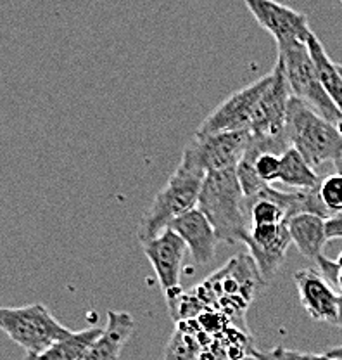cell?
<instances>
[{
  "label": "cell",
  "instance_id": "26",
  "mask_svg": "<svg viewBox=\"0 0 342 360\" xmlns=\"http://www.w3.org/2000/svg\"><path fill=\"white\" fill-rule=\"evenodd\" d=\"M339 326H342V295L339 298Z\"/></svg>",
  "mask_w": 342,
  "mask_h": 360
},
{
  "label": "cell",
  "instance_id": "21",
  "mask_svg": "<svg viewBox=\"0 0 342 360\" xmlns=\"http://www.w3.org/2000/svg\"><path fill=\"white\" fill-rule=\"evenodd\" d=\"M318 196L329 217L342 213V175L332 174L322 179L318 186Z\"/></svg>",
  "mask_w": 342,
  "mask_h": 360
},
{
  "label": "cell",
  "instance_id": "16",
  "mask_svg": "<svg viewBox=\"0 0 342 360\" xmlns=\"http://www.w3.org/2000/svg\"><path fill=\"white\" fill-rule=\"evenodd\" d=\"M287 229L291 243H294L303 257L317 260L323 255V246L329 241L325 234V219L311 213H299L287 220Z\"/></svg>",
  "mask_w": 342,
  "mask_h": 360
},
{
  "label": "cell",
  "instance_id": "15",
  "mask_svg": "<svg viewBox=\"0 0 342 360\" xmlns=\"http://www.w3.org/2000/svg\"><path fill=\"white\" fill-rule=\"evenodd\" d=\"M133 331L135 319L129 312L109 310L104 333L81 360H118Z\"/></svg>",
  "mask_w": 342,
  "mask_h": 360
},
{
  "label": "cell",
  "instance_id": "20",
  "mask_svg": "<svg viewBox=\"0 0 342 360\" xmlns=\"http://www.w3.org/2000/svg\"><path fill=\"white\" fill-rule=\"evenodd\" d=\"M204 347L185 322L176 324V331L168 341L164 360H201Z\"/></svg>",
  "mask_w": 342,
  "mask_h": 360
},
{
  "label": "cell",
  "instance_id": "14",
  "mask_svg": "<svg viewBox=\"0 0 342 360\" xmlns=\"http://www.w3.org/2000/svg\"><path fill=\"white\" fill-rule=\"evenodd\" d=\"M168 229H171L185 243L187 250L190 251L195 264L208 265L214 260L216 246L220 241H218L216 232H214L211 224L197 208L178 217Z\"/></svg>",
  "mask_w": 342,
  "mask_h": 360
},
{
  "label": "cell",
  "instance_id": "11",
  "mask_svg": "<svg viewBox=\"0 0 342 360\" xmlns=\"http://www.w3.org/2000/svg\"><path fill=\"white\" fill-rule=\"evenodd\" d=\"M242 243L249 250V257L253 258L261 281L268 284L285 262L287 250L291 246L287 222L278 225H253Z\"/></svg>",
  "mask_w": 342,
  "mask_h": 360
},
{
  "label": "cell",
  "instance_id": "23",
  "mask_svg": "<svg viewBox=\"0 0 342 360\" xmlns=\"http://www.w3.org/2000/svg\"><path fill=\"white\" fill-rule=\"evenodd\" d=\"M325 234L327 239H342V213L329 217L325 220Z\"/></svg>",
  "mask_w": 342,
  "mask_h": 360
},
{
  "label": "cell",
  "instance_id": "7",
  "mask_svg": "<svg viewBox=\"0 0 342 360\" xmlns=\"http://www.w3.org/2000/svg\"><path fill=\"white\" fill-rule=\"evenodd\" d=\"M270 84V73L253 82L247 87L237 90L230 97L223 101L218 108L209 112L208 118L195 130V137H206V135L221 134V132H240L249 130L251 120L256 110L263 92Z\"/></svg>",
  "mask_w": 342,
  "mask_h": 360
},
{
  "label": "cell",
  "instance_id": "24",
  "mask_svg": "<svg viewBox=\"0 0 342 360\" xmlns=\"http://www.w3.org/2000/svg\"><path fill=\"white\" fill-rule=\"evenodd\" d=\"M327 357L329 359H334V360H342V347H337V348H330L329 352H327Z\"/></svg>",
  "mask_w": 342,
  "mask_h": 360
},
{
  "label": "cell",
  "instance_id": "5",
  "mask_svg": "<svg viewBox=\"0 0 342 360\" xmlns=\"http://www.w3.org/2000/svg\"><path fill=\"white\" fill-rule=\"evenodd\" d=\"M0 329L26 354L37 357L71 333L42 303L0 307Z\"/></svg>",
  "mask_w": 342,
  "mask_h": 360
},
{
  "label": "cell",
  "instance_id": "19",
  "mask_svg": "<svg viewBox=\"0 0 342 360\" xmlns=\"http://www.w3.org/2000/svg\"><path fill=\"white\" fill-rule=\"evenodd\" d=\"M277 182L294 187L296 191H308L320 186L322 177L304 161V158L294 148H289L280 156V174H278Z\"/></svg>",
  "mask_w": 342,
  "mask_h": 360
},
{
  "label": "cell",
  "instance_id": "10",
  "mask_svg": "<svg viewBox=\"0 0 342 360\" xmlns=\"http://www.w3.org/2000/svg\"><path fill=\"white\" fill-rule=\"evenodd\" d=\"M246 7L263 28L275 39L277 47L308 42L311 37L306 14L272 0H246Z\"/></svg>",
  "mask_w": 342,
  "mask_h": 360
},
{
  "label": "cell",
  "instance_id": "25",
  "mask_svg": "<svg viewBox=\"0 0 342 360\" xmlns=\"http://www.w3.org/2000/svg\"><path fill=\"white\" fill-rule=\"evenodd\" d=\"M334 167H336V174L342 175V155L337 158V161H336V163H334Z\"/></svg>",
  "mask_w": 342,
  "mask_h": 360
},
{
  "label": "cell",
  "instance_id": "2",
  "mask_svg": "<svg viewBox=\"0 0 342 360\" xmlns=\"http://www.w3.org/2000/svg\"><path fill=\"white\" fill-rule=\"evenodd\" d=\"M197 210L211 224L218 241L237 245L249 232L246 198L235 170L206 174Z\"/></svg>",
  "mask_w": 342,
  "mask_h": 360
},
{
  "label": "cell",
  "instance_id": "22",
  "mask_svg": "<svg viewBox=\"0 0 342 360\" xmlns=\"http://www.w3.org/2000/svg\"><path fill=\"white\" fill-rule=\"evenodd\" d=\"M253 355L258 360H334L329 359L325 354L317 355V354H306V352H298V350H289L284 347H275L268 352L254 350Z\"/></svg>",
  "mask_w": 342,
  "mask_h": 360
},
{
  "label": "cell",
  "instance_id": "3",
  "mask_svg": "<svg viewBox=\"0 0 342 360\" xmlns=\"http://www.w3.org/2000/svg\"><path fill=\"white\" fill-rule=\"evenodd\" d=\"M206 172L201 170L189 156L182 155L178 167L168 179L166 186L156 194L149 212L138 224V241L140 245L157 238L168 231L171 222L197 208L199 194L204 184Z\"/></svg>",
  "mask_w": 342,
  "mask_h": 360
},
{
  "label": "cell",
  "instance_id": "4",
  "mask_svg": "<svg viewBox=\"0 0 342 360\" xmlns=\"http://www.w3.org/2000/svg\"><path fill=\"white\" fill-rule=\"evenodd\" d=\"M285 135L313 170L325 163H336L342 155V123L322 118L303 101L291 97L287 104Z\"/></svg>",
  "mask_w": 342,
  "mask_h": 360
},
{
  "label": "cell",
  "instance_id": "27",
  "mask_svg": "<svg viewBox=\"0 0 342 360\" xmlns=\"http://www.w3.org/2000/svg\"><path fill=\"white\" fill-rule=\"evenodd\" d=\"M22 360H39V357H37V355H29V354H26V357L22 359Z\"/></svg>",
  "mask_w": 342,
  "mask_h": 360
},
{
  "label": "cell",
  "instance_id": "6",
  "mask_svg": "<svg viewBox=\"0 0 342 360\" xmlns=\"http://www.w3.org/2000/svg\"><path fill=\"white\" fill-rule=\"evenodd\" d=\"M277 61L282 65L292 97L303 101L322 118L337 123V125L342 123L341 111L337 110L336 104L330 101V97L322 87L317 68H315L306 44L296 42L285 45V47H278Z\"/></svg>",
  "mask_w": 342,
  "mask_h": 360
},
{
  "label": "cell",
  "instance_id": "17",
  "mask_svg": "<svg viewBox=\"0 0 342 360\" xmlns=\"http://www.w3.org/2000/svg\"><path fill=\"white\" fill-rule=\"evenodd\" d=\"M306 45L311 59L315 63V68H317V73L318 78H320L323 90H325L327 96L330 97V101L336 104V108L342 115V77L339 70H337V65L327 54L325 47H323L320 39L315 33H311Z\"/></svg>",
  "mask_w": 342,
  "mask_h": 360
},
{
  "label": "cell",
  "instance_id": "18",
  "mask_svg": "<svg viewBox=\"0 0 342 360\" xmlns=\"http://www.w3.org/2000/svg\"><path fill=\"white\" fill-rule=\"evenodd\" d=\"M103 333L104 329L99 326L81 329V331H71L66 338L59 340L42 355H39V360H81Z\"/></svg>",
  "mask_w": 342,
  "mask_h": 360
},
{
  "label": "cell",
  "instance_id": "13",
  "mask_svg": "<svg viewBox=\"0 0 342 360\" xmlns=\"http://www.w3.org/2000/svg\"><path fill=\"white\" fill-rule=\"evenodd\" d=\"M299 302L308 317L317 322L339 326V298L341 295L323 279L315 269H303L294 274Z\"/></svg>",
  "mask_w": 342,
  "mask_h": 360
},
{
  "label": "cell",
  "instance_id": "28",
  "mask_svg": "<svg viewBox=\"0 0 342 360\" xmlns=\"http://www.w3.org/2000/svg\"><path fill=\"white\" fill-rule=\"evenodd\" d=\"M240 360H258V359L254 357V355H247V357H244V359H240Z\"/></svg>",
  "mask_w": 342,
  "mask_h": 360
},
{
  "label": "cell",
  "instance_id": "8",
  "mask_svg": "<svg viewBox=\"0 0 342 360\" xmlns=\"http://www.w3.org/2000/svg\"><path fill=\"white\" fill-rule=\"evenodd\" d=\"M249 141L251 134L247 130L213 134L206 137L194 135L192 141L183 149V155L189 156L206 174L235 170L246 155Z\"/></svg>",
  "mask_w": 342,
  "mask_h": 360
},
{
  "label": "cell",
  "instance_id": "12",
  "mask_svg": "<svg viewBox=\"0 0 342 360\" xmlns=\"http://www.w3.org/2000/svg\"><path fill=\"white\" fill-rule=\"evenodd\" d=\"M142 250L152 265L161 290L164 291L166 298L178 295L182 291L180 281H182L183 260H185L187 253V246L180 239V236L168 229V231L161 232L157 238L144 243Z\"/></svg>",
  "mask_w": 342,
  "mask_h": 360
},
{
  "label": "cell",
  "instance_id": "1",
  "mask_svg": "<svg viewBox=\"0 0 342 360\" xmlns=\"http://www.w3.org/2000/svg\"><path fill=\"white\" fill-rule=\"evenodd\" d=\"M259 277L256 265L249 255L242 253L232 258L223 269L214 272L204 283L195 286L192 292L206 310L223 314L234 326L247 329L244 317L247 307L256 296Z\"/></svg>",
  "mask_w": 342,
  "mask_h": 360
},
{
  "label": "cell",
  "instance_id": "9",
  "mask_svg": "<svg viewBox=\"0 0 342 360\" xmlns=\"http://www.w3.org/2000/svg\"><path fill=\"white\" fill-rule=\"evenodd\" d=\"M292 97L287 78L280 63H275L270 71V84L263 92L253 120L249 132L253 137H280L285 135V122H287V104Z\"/></svg>",
  "mask_w": 342,
  "mask_h": 360
},
{
  "label": "cell",
  "instance_id": "29",
  "mask_svg": "<svg viewBox=\"0 0 342 360\" xmlns=\"http://www.w3.org/2000/svg\"><path fill=\"white\" fill-rule=\"evenodd\" d=\"M337 70H339V73H341V77H342V65H337Z\"/></svg>",
  "mask_w": 342,
  "mask_h": 360
}]
</instances>
